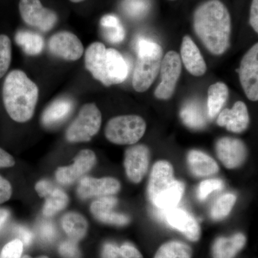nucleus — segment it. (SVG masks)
Masks as SVG:
<instances>
[{
  "mask_svg": "<svg viewBox=\"0 0 258 258\" xmlns=\"http://www.w3.org/2000/svg\"><path fill=\"white\" fill-rule=\"evenodd\" d=\"M217 124L229 132L241 133L248 127L249 117L247 106L242 101H237L231 109L225 108L219 114Z\"/></svg>",
  "mask_w": 258,
  "mask_h": 258,
  "instance_id": "a211bd4d",
  "label": "nucleus"
},
{
  "mask_svg": "<svg viewBox=\"0 0 258 258\" xmlns=\"http://www.w3.org/2000/svg\"><path fill=\"white\" fill-rule=\"evenodd\" d=\"M102 33L107 41L111 43H120L124 40L125 29L121 23L113 26L102 28Z\"/></svg>",
  "mask_w": 258,
  "mask_h": 258,
  "instance_id": "72a5a7b5",
  "label": "nucleus"
},
{
  "mask_svg": "<svg viewBox=\"0 0 258 258\" xmlns=\"http://www.w3.org/2000/svg\"><path fill=\"white\" fill-rule=\"evenodd\" d=\"M38 233L42 242L51 243L55 240L57 231L55 225L52 222L43 220L39 224Z\"/></svg>",
  "mask_w": 258,
  "mask_h": 258,
  "instance_id": "c9c22d12",
  "label": "nucleus"
},
{
  "mask_svg": "<svg viewBox=\"0 0 258 258\" xmlns=\"http://www.w3.org/2000/svg\"><path fill=\"white\" fill-rule=\"evenodd\" d=\"M119 249L122 258H143L138 249L132 244L125 243L119 247Z\"/></svg>",
  "mask_w": 258,
  "mask_h": 258,
  "instance_id": "79ce46f5",
  "label": "nucleus"
},
{
  "mask_svg": "<svg viewBox=\"0 0 258 258\" xmlns=\"http://www.w3.org/2000/svg\"><path fill=\"white\" fill-rule=\"evenodd\" d=\"M15 232L19 237V240L23 242L25 246H29L33 240V234L27 227L23 226H16L15 227Z\"/></svg>",
  "mask_w": 258,
  "mask_h": 258,
  "instance_id": "58836bf2",
  "label": "nucleus"
},
{
  "mask_svg": "<svg viewBox=\"0 0 258 258\" xmlns=\"http://www.w3.org/2000/svg\"><path fill=\"white\" fill-rule=\"evenodd\" d=\"M85 66L95 79L105 86H111L106 71V47L95 42L88 46L85 54Z\"/></svg>",
  "mask_w": 258,
  "mask_h": 258,
  "instance_id": "2eb2a0df",
  "label": "nucleus"
},
{
  "mask_svg": "<svg viewBox=\"0 0 258 258\" xmlns=\"http://www.w3.org/2000/svg\"><path fill=\"white\" fill-rule=\"evenodd\" d=\"M59 252L63 258H81V254L76 241L67 240L59 247Z\"/></svg>",
  "mask_w": 258,
  "mask_h": 258,
  "instance_id": "4c0bfd02",
  "label": "nucleus"
},
{
  "mask_svg": "<svg viewBox=\"0 0 258 258\" xmlns=\"http://www.w3.org/2000/svg\"><path fill=\"white\" fill-rule=\"evenodd\" d=\"M101 123V113L96 105L85 104L66 131V139L71 143L89 142L99 132Z\"/></svg>",
  "mask_w": 258,
  "mask_h": 258,
  "instance_id": "39448f33",
  "label": "nucleus"
},
{
  "mask_svg": "<svg viewBox=\"0 0 258 258\" xmlns=\"http://www.w3.org/2000/svg\"><path fill=\"white\" fill-rule=\"evenodd\" d=\"M187 161L191 173L198 177L211 176L218 172L219 166L216 161L200 151H190Z\"/></svg>",
  "mask_w": 258,
  "mask_h": 258,
  "instance_id": "b1692460",
  "label": "nucleus"
},
{
  "mask_svg": "<svg viewBox=\"0 0 258 258\" xmlns=\"http://www.w3.org/2000/svg\"><path fill=\"white\" fill-rule=\"evenodd\" d=\"M19 10L27 25L40 31H50L57 22V14L53 10L45 8L40 0H20Z\"/></svg>",
  "mask_w": 258,
  "mask_h": 258,
  "instance_id": "0eeeda50",
  "label": "nucleus"
},
{
  "mask_svg": "<svg viewBox=\"0 0 258 258\" xmlns=\"http://www.w3.org/2000/svg\"><path fill=\"white\" fill-rule=\"evenodd\" d=\"M12 186L8 180L0 176V204L8 201L12 196Z\"/></svg>",
  "mask_w": 258,
  "mask_h": 258,
  "instance_id": "ea45409f",
  "label": "nucleus"
},
{
  "mask_svg": "<svg viewBox=\"0 0 258 258\" xmlns=\"http://www.w3.org/2000/svg\"><path fill=\"white\" fill-rule=\"evenodd\" d=\"M229 96L227 85L217 82L211 85L208 89V114L209 118L213 119L220 113Z\"/></svg>",
  "mask_w": 258,
  "mask_h": 258,
  "instance_id": "cd10ccee",
  "label": "nucleus"
},
{
  "mask_svg": "<svg viewBox=\"0 0 258 258\" xmlns=\"http://www.w3.org/2000/svg\"><path fill=\"white\" fill-rule=\"evenodd\" d=\"M223 187V182L220 179L205 180L199 186L198 197L199 200L203 201L212 191L220 190Z\"/></svg>",
  "mask_w": 258,
  "mask_h": 258,
  "instance_id": "f704fd0d",
  "label": "nucleus"
},
{
  "mask_svg": "<svg viewBox=\"0 0 258 258\" xmlns=\"http://www.w3.org/2000/svg\"><path fill=\"white\" fill-rule=\"evenodd\" d=\"M69 1L72 2L74 3H81V2L84 1V0H69Z\"/></svg>",
  "mask_w": 258,
  "mask_h": 258,
  "instance_id": "49530a36",
  "label": "nucleus"
},
{
  "mask_svg": "<svg viewBox=\"0 0 258 258\" xmlns=\"http://www.w3.org/2000/svg\"><path fill=\"white\" fill-rule=\"evenodd\" d=\"M184 191V185L181 181L175 180L172 186L165 192L161 194L152 203L157 209L161 217H164L166 212L176 208L179 203Z\"/></svg>",
  "mask_w": 258,
  "mask_h": 258,
  "instance_id": "a878e982",
  "label": "nucleus"
},
{
  "mask_svg": "<svg viewBox=\"0 0 258 258\" xmlns=\"http://www.w3.org/2000/svg\"><path fill=\"white\" fill-rule=\"evenodd\" d=\"M96 162L95 153L90 149H84L75 158L72 165L60 167L56 171V179L60 184L69 185L74 184L80 178L94 166Z\"/></svg>",
  "mask_w": 258,
  "mask_h": 258,
  "instance_id": "9d476101",
  "label": "nucleus"
},
{
  "mask_svg": "<svg viewBox=\"0 0 258 258\" xmlns=\"http://www.w3.org/2000/svg\"><path fill=\"white\" fill-rule=\"evenodd\" d=\"M117 203L118 200L113 197H102L91 204V213L97 220L103 223L116 226L126 225L130 222V217L114 211Z\"/></svg>",
  "mask_w": 258,
  "mask_h": 258,
  "instance_id": "f3484780",
  "label": "nucleus"
},
{
  "mask_svg": "<svg viewBox=\"0 0 258 258\" xmlns=\"http://www.w3.org/2000/svg\"><path fill=\"white\" fill-rule=\"evenodd\" d=\"M150 152L143 144L128 148L125 152L124 166L125 173L129 180L138 184L145 174L149 167Z\"/></svg>",
  "mask_w": 258,
  "mask_h": 258,
  "instance_id": "9b49d317",
  "label": "nucleus"
},
{
  "mask_svg": "<svg viewBox=\"0 0 258 258\" xmlns=\"http://www.w3.org/2000/svg\"><path fill=\"white\" fill-rule=\"evenodd\" d=\"M39 97V88L20 70H14L7 76L3 85V98L10 118L18 123L31 119Z\"/></svg>",
  "mask_w": 258,
  "mask_h": 258,
  "instance_id": "f03ea898",
  "label": "nucleus"
},
{
  "mask_svg": "<svg viewBox=\"0 0 258 258\" xmlns=\"http://www.w3.org/2000/svg\"><path fill=\"white\" fill-rule=\"evenodd\" d=\"M170 1H175V0H170Z\"/></svg>",
  "mask_w": 258,
  "mask_h": 258,
  "instance_id": "09e8293b",
  "label": "nucleus"
},
{
  "mask_svg": "<svg viewBox=\"0 0 258 258\" xmlns=\"http://www.w3.org/2000/svg\"><path fill=\"white\" fill-rule=\"evenodd\" d=\"M161 83L154 91L158 99L168 100L172 97L181 73V57L175 51H169L161 60Z\"/></svg>",
  "mask_w": 258,
  "mask_h": 258,
  "instance_id": "423d86ee",
  "label": "nucleus"
},
{
  "mask_svg": "<svg viewBox=\"0 0 258 258\" xmlns=\"http://www.w3.org/2000/svg\"><path fill=\"white\" fill-rule=\"evenodd\" d=\"M241 86L248 99L258 100V44L251 47L241 60L238 71Z\"/></svg>",
  "mask_w": 258,
  "mask_h": 258,
  "instance_id": "6e6552de",
  "label": "nucleus"
},
{
  "mask_svg": "<svg viewBox=\"0 0 258 258\" xmlns=\"http://www.w3.org/2000/svg\"><path fill=\"white\" fill-rule=\"evenodd\" d=\"M245 242V237L241 233L230 238L220 237L212 247V256L213 258H233L244 247Z\"/></svg>",
  "mask_w": 258,
  "mask_h": 258,
  "instance_id": "393cba45",
  "label": "nucleus"
},
{
  "mask_svg": "<svg viewBox=\"0 0 258 258\" xmlns=\"http://www.w3.org/2000/svg\"><path fill=\"white\" fill-rule=\"evenodd\" d=\"M106 71L111 86L123 83L128 76V64L115 49L106 48Z\"/></svg>",
  "mask_w": 258,
  "mask_h": 258,
  "instance_id": "4be33fe9",
  "label": "nucleus"
},
{
  "mask_svg": "<svg viewBox=\"0 0 258 258\" xmlns=\"http://www.w3.org/2000/svg\"><path fill=\"white\" fill-rule=\"evenodd\" d=\"M191 254L189 246L173 241L163 244L154 258H191Z\"/></svg>",
  "mask_w": 258,
  "mask_h": 258,
  "instance_id": "c756f323",
  "label": "nucleus"
},
{
  "mask_svg": "<svg viewBox=\"0 0 258 258\" xmlns=\"http://www.w3.org/2000/svg\"><path fill=\"white\" fill-rule=\"evenodd\" d=\"M174 181V169L170 163L163 160L157 161L153 166L147 188L148 198L151 203L169 189Z\"/></svg>",
  "mask_w": 258,
  "mask_h": 258,
  "instance_id": "ddd939ff",
  "label": "nucleus"
},
{
  "mask_svg": "<svg viewBox=\"0 0 258 258\" xmlns=\"http://www.w3.org/2000/svg\"><path fill=\"white\" fill-rule=\"evenodd\" d=\"M11 60V40L7 35H0V79L8 72Z\"/></svg>",
  "mask_w": 258,
  "mask_h": 258,
  "instance_id": "473e14b6",
  "label": "nucleus"
},
{
  "mask_svg": "<svg viewBox=\"0 0 258 258\" xmlns=\"http://www.w3.org/2000/svg\"><path fill=\"white\" fill-rule=\"evenodd\" d=\"M48 47L51 53L68 61L79 60L83 54V45L79 37L68 31L57 32L50 37Z\"/></svg>",
  "mask_w": 258,
  "mask_h": 258,
  "instance_id": "1a4fd4ad",
  "label": "nucleus"
},
{
  "mask_svg": "<svg viewBox=\"0 0 258 258\" xmlns=\"http://www.w3.org/2000/svg\"><path fill=\"white\" fill-rule=\"evenodd\" d=\"M23 243L21 240L16 239L8 242L3 247L0 258H20L23 251Z\"/></svg>",
  "mask_w": 258,
  "mask_h": 258,
  "instance_id": "e433bc0d",
  "label": "nucleus"
},
{
  "mask_svg": "<svg viewBox=\"0 0 258 258\" xmlns=\"http://www.w3.org/2000/svg\"><path fill=\"white\" fill-rule=\"evenodd\" d=\"M164 217L169 225L182 232L189 240L197 241L200 238V225L188 212L174 208L166 212Z\"/></svg>",
  "mask_w": 258,
  "mask_h": 258,
  "instance_id": "6ab92c4d",
  "label": "nucleus"
},
{
  "mask_svg": "<svg viewBox=\"0 0 258 258\" xmlns=\"http://www.w3.org/2000/svg\"><path fill=\"white\" fill-rule=\"evenodd\" d=\"M62 227L66 233L72 240L79 241L86 235L88 222L86 219L77 212H69L62 217Z\"/></svg>",
  "mask_w": 258,
  "mask_h": 258,
  "instance_id": "bb28decb",
  "label": "nucleus"
},
{
  "mask_svg": "<svg viewBox=\"0 0 258 258\" xmlns=\"http://www.w3.org/2000/svg\"><path fill=\"white\" fill-rule=\"evenodd\" d=\"M147 128L145 120L137 115H124L111 118L106 124L105 136L111 143L132 145L143 137Z\"/></svg>",
  "mask_w": 258,
  "mask_h": 258,
  "instance_id": "20e7f679",
  "label": "nucleus"
},
{
  "mask_svg": "<svg viewBox=\"0 0 258 258\" xmlns=\"http://www.w3.org/2000/svg\"><path fill=\"white\" fill-rule=\"evenodd\" d=\"M237 198L232 194H225L217 199L211 209L212 218L215 220H221L230 214L233 208Z\"/></svg>",
  "mask_w": 258,
  "mask_h": 258,
  "instance_id": "7c9ffc66",
  "label": "nucleus"
},
{
  "mask_svg": "<svg viewBox=\"0 0 258 258\" xmlns=\"http://www.w3.org/2000/svg\"><path fill=\"white\" fill-rule=\"evenodd\" d=\"M10 217V212L6 209L0 208V230L8 221Z\"/></svg>",
  "mask_w": 258,
  "mask_h": 258,
  "instance_id": "a18cd8bd",
  "label": "nucleus"
},
{
  "mask_svg": "<svg viewBox=\"0 0 258 258\" xmlns=\"http://www.w3.org/2000/svg\"><path fill=\"white\" fill-rule=\"evenodd\" d=\"M219 159L227 169H235L243 164L247 157V149L240 139L223 137L216 143Z\"/></svg>",
  "mask_w": 258,
  "mask_h": 258,
  "instance_id": "f8f14e48",
  "label": "nucleus"
},
{
  "mask_svg": "<svg viewBox=\"0 0 258 258\" xmlns=\"http://www.w3.org/2000/svg\"><path fill=\"white\" fill-rule=\"evenodd\" d=\"M23 258H32V257H30V256H28V255H25V256H24ZM36 258H48V257H46V256H41V257H36Z\"/></svg>",
  "mask_w": 258,
  "mask_h": 258,
  "instance_id": "de8ad7c7",
  "label": "nucleus"
},
{
  "mask_svg": "<svg viewBox=\"0 0 258 258\" xmlns=\"http://www.w3.org/2000/svg\"><path fill=\"white\" fill-rule=\"evenodd\" d=\"M194 30L205 47L220 55L230 46L232 21L229 10L220 0H208L193 15Z\"/></svg>",
  "mask_w": 258,
  "mask_h": 258,
  "instance_id": "f257e3e1",
  "label": "nucleus"
},
{
  "mask_svg": "<svg viewBox=\"0 0 258 258\" xmlns=\"http://www.w3.org/2000/svg\"><path fill=\"white\" fill-rule=\"evenodd\" d=\"M102 257L122 258L119 247L116 244L110 243V242L105 244L103 246V251H102Z\"/></svg>",
  "mask_w": 258,
  "mask_h": 258,
  "instance_id": "a19ab883",
  "label": "nucleus"
},
{
  "mask_svg": "<svg viewBox=\"0 0 258 258\" xmlns=\"http://www.w3.org/2000/svg\"><path fill=\"white\" fill-rule=\"evenodd\" d=\"M35 189L40 197L46 199L42 210L45 217L53 216L66 208L69 204V199L66 193L47 180L38 181L35 185Z\"/></svg>",
  "mask_w": 258,
  "mask_h": 258,
  "instance_id": "dca6fc26",
  "label": "nucleus"
},
{
  "mask_svg": "<svg viewBox=\"0 0 258 258\" xmlns=\"http://www.w3.org/2000/svg\"><path fill=\"white\" fill-rule=\"evenodd\" d=\"M120 184L118 180L112 177L95 179L90 176H85L80 180L77 193L79 198L86 199L96 197L111 196L118 193Z\"/></svg>",
  "mask_w": 258,
  "mask_h": 258,
  "instance_id": "4468645a",
  "label": "nucleus"
},
{
  "mask_svg": "<svg viewBox=\"0 0 258 258\" xmlns=\"http://www.w3.org/2000/svg\"><path fill=\"white\" fill-rule=\"evenodd\" d=\"M249 24L254 31L258 32V0H252L249 13Z\"/></svg>",
  "mask_w": 258,
  "mask_h": 258,
  "instance_id": "37998d69",
  "label": "nucleus"
},
{
  "mask_svg": "<svg viewBox=\"0 0 258 258\" xmlns=\"http://www.w3.org/2000/svg\"><path fill=\"white\" fill-rule=\"evenodd\" d=\"M208 116L206 110L198 100L186 102L180 111V117L183 123L189 128L197 130L203 128L206 125Z\"/></svg>",
  "mask_w": 258,
  "mask_h": 258,
  "instance_id": "5701e85b",
  "label": "nucleus"
},
{
  "mask_svg": "<svg viewBox=\"0 0 258 258\" xmlns=\"http://www.w3.org/2000/svg\"><path fill=\"white\" fill-rule=\"evenodd\" d=\"M136 47L138 56L132 84L136 91L143 93L151 87L160 71L163 51L157 42L143 37L139 39Z\"/></svg>",
  "mask_w": 258,
  "mask_h": 258,
  "instance_id": "7ed1b4c3",
  "label": "nucleus"
},
{
  "mask_svg": "<svg viewBox=\"0 0 258 258\" xmlns=\"http://www.w3.org/2000/svg\"><path fill=\"white\" fill-rule=\"evenodd\" d=\"M74 108V102L69 97L57 98L49 104L42 113V125L48 128L60 125L67 119Z\"/></svg>",
  "mask_w": 258,
  "mask_h": 258,
  "instance_id": "412c9836",
  "label": "nucleus"
},
{
  "mask_svg": "<svg viewBox=\"0 0 258 258\" xmlns=\"http://www.w3.org/2000/svg\"><path fill=\"white\" fill-rule=\"evenodd\" d=\"M15 161L14 158L4 149L0 148V168L11 167L15 165Z\"/></svg>",
  "mask_w": 258,
  "mask_h": 258,
  "instance_id": "c03bdc74",
  "label": "nucleus"
},
{
  "mask_svg": "<svg viewBox=\"0 0 258 258\" xmlns=\"http://www.w3.org/2000/svg\"><path fill=\"white\" fill-rule=\"evenodd\" d=\"M181 58L190 74L202 76L206 73L207 64L201 52L191 37H183L181 45Z\"/></svg>",
  "mask_w": 258,
  "mask_h": 258,
  "instance_id": "aec40b11",
  "label": "nucleus"
},
{
  "mask_svg": "<svg viewBox=\"0 0 258 258\" xmlns=\"http://www.w3.org/2000/svg\"><path fill=\"white\" fill-rule=\"evenodd\" d=\"M122 8L128 16L139 18L147 15L150 8V3L149 0H125Z\"/></svg>",
  "mask_w": 258,
  "mask_h": 258,
  "instance_id": "2f4dec72",
  "label": "nucleus"
},
{
  "mask_svg": "<svg viewBox=\"0 0 258 258\" xmlns=\"http://www.w3.org/2000/svg\"><path fill=\"white\" fill-rule=\"evenodd\" d=\"M15 42L28 55L41 53L45 46L43 37L40 34L29 30H20L15 35Z\"/></svg>",
  "mask_w": 258,
  "mask_h": 258,
  "instance_id": "c85d7f7f",
  "label": "nucleus"
}]
</instances>
